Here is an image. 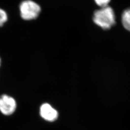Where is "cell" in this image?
<instances>
[{"instance_id":"obj_4","label":"cell","mask_w":130,"mask_h":130,"mask_svg":"<svg viewBox=\"0 0 130 130\" xmlns=\"http://www.w3.org/2000/svg\"><path fill=\"white\" fill-rule=\"evenodd\" d=\"M40 114L41 116L45 120L49 121H54L57 119L58 112L47 103L42 104L40 107Z\"/></svg>"},{"instance_id":"obj_8","label":"cell","mask_w":130,"mask_h":130,"mask_svg":"<svg viewBox=\"0 0 130 130\" xmlns=\"http://www.w3.org/2000/svg\"><path fill=\"white\" fill-rule=\"evenodd\" d=\"M1 62H2V61H1V58H0V67H1Z\"/></svg>"},{"instance_id":"obj_6","label":"cell","mask_w":130,"mask_h":130,"mask_svg":"<svg viewBox=\"0 0 130 130\" xmlns=\"http://www.w3.org/2000/svg\"><path fill=\"white\" fill-rule=\"evenodd\" d=\"M8 20V15L4 10L0 8V27L4 26Z\"/></svg>"},{"instance_id":"obj_2","label":"cell","mask_w":130,"mask_h":130,"mask_svg":"<svg viewBox=\"0 0 130 130\" xmlns=\"http://www.w3.org/2000/svg\"><path fill=\"white\" fill-rule=\"evenodd\" d=\"M19 11L22 19L30 21L37 19L41 12V7L32 0H24L20 4Z\"/></svg>"},{"instance_id":"obj_1","label":"cell","mask_w":130,"mask_h":130,"mask_svg":"<svg viewBox=\"0 0 130 130\" xmlns=\"http://www.w3.org/2000/svg\"><path fill=\"white\" fill-rule=\"evenodd\" d=\"M93 21L103 29H108L116 23L115 14L111 7L107 6L94 12Z\"/></svg>"},{"instance_id":"obj_7","label":"cell","mask_w":130,"mask_h":130,"mask_svg":"<svg viewBox=\"0 0 130 130\" xmlns=\"http://www.w3.org/2000/svg\"><path fill=\"white\" fill-rule=\"evenodd\" d=\"M111 0H94V2L99 6L102 7L108 6Z\"/></svg>"},{"instance_id":"obj_5","label":"cell","mask_w":130,"mask_h":130,"mask_svg":"<svg viewBox=\"0 0 130 130\" xmlns=\"http://www.w3.org/2000/svg\"><path fill=\"white\" fill-rule=\"evenodd\" d=\"M121 22L124 28L130 31V8L124 11L121 16Z\"/></svg>"},{"instance_id":"obj_3","label":"cell","mask_w":130,"mask_h":130,"mask_svg":"<svg viewBox=\"0 0 130 130\" xmlns=\"http://www.w3.org/2000/svg\"><path fill=\"white\" fill-rule=\"evenodd\" d=\"M16 108L17 103L14 98L6 94L0 96V111L4 115H12L15 111Z\"/></svg>"}]
</instances>
